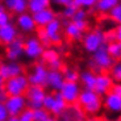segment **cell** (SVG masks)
I'll return each mask as SVG.
<instances>
[{
  "label": "cell",
  "mask_w": 121,
  "mask_h": 121,
  "mask_svg": "<svg viewBox=\"0 0 121 121\" xmlns=\"http://www.w3.org/2000/svg\"><path fill=\"white\" fill-rule=\"evenodd\" d=\"M73 22L80 32H84L86 28H87V21H86V20H83V21H73Z\"/></svg>",
  "instance_id": "cell-41"
},
{
  "label": "cell",
  "mask_w": 121,
  "mask_h": 121,
  "mask_svg": "<svg viewBox=\"0 0 121 121\" xmlns=\"http://www.w3.org/2000/svg\"><path fill=\"white\" fill-rule=\"evenodd\" d=\"M46 92L43 87L39 86H29L25 91V100H26V107L32 111L42 109V100L45 97Z\"/></svg>",
  "instance_id": "cell-2"
},
{
  "label": "cell",
  "mask_w": 121,
  "mask_h": 121,
  "mask_svg": "<svg viewBox=\"0 0 121 121\" xmlns=\"http://www.w3.org/2000/svg\"><path fill=\"white\" fill-rule=\"evenodd\" d=\"M107 52H108L109 57L115 59H120L121 58V42L117 41H113V42H109L107 45Z\"/></svg>",
  "instance_id": "cell-23"
},
{
  "label": "cell",
  "mask_w": 121,
  "mask_h": 121,
  "mask_svg": "<svg viewBox=\"0 0 121 121\" xmlns=\"http://www.w3.org/2000/svg\"><path fill=\"white\" fill-rule=\"evenodd\" d=\"M90 121H99V120H96V118H92V120H90Z\"/></svg>",
  "instance_id": "cell-50"
},
{
  "label": "cell",
  "mask_w": 121,
  "mask_h": 121,
  "mask_svg": "<svg viewBox=\"0 0 121 121\" xmlns=\"http://www.w3.org/2000/svg\"><path fill=\"white\" fill-rule=\"evenodd\" d=\"M7 97H8V95L5 94V91L3 90V88H0V103H3L7 100Z\"/></svg>",
  "instance_id": "cell-43"
},
{
  "label": "cell",
  "mask_w": 121,
  "mask_h": 121,
  "mask_svg": "<svg viewBox=\"0 0 121 121\" xmlns=\"http://www.w3.org/2000/svg\"><path fill=\"white\" fill-rule=\"evenodd\" d=\"M41 57H42V59L49 65L50 62L58 59V58H59V55H58V53L55 52L54 49H46V50H43V53H42V55H41Z\"/></svg>",
  "instance_id": "cell-27"
},
{
  "label": "cell",
  "mask_w": 121,
  "mask_h": 121,
  "mask_svg": "<svg viewBox=\"0 0 121 121\" xmlns=\"http://www.w3.org/2000/svg\"><path fill=\"white\" fill-rule=\"evenodd\" d=\"M55 3H58V4H60V5H69L70 3H73V0H55Z\"/></svg>",
  "instance_id": "cell-44"
},
{
  "label": "cell",
  "mask_w": 121,
  "mask_h": 121,
  "mask_svg": "<svg viewBox=\"0 0 121 121\" xmlns=\"http://www.w3.org/2000/svg\"><path fill=\"white\" fill-rule=\"evenodd\" d=\"M59 92L66 104H73L78 100V96L80 94V86L78 82H65Z\"/></svg>",
  "instance_id": "cell-7"
},
{
  "label": "cell",
  "mask_w": 121,
  "mask_h": 121,
  "mask_svg": "<svg viewBox=\"0 0 121 121\" xmlns=\"http://www.w3.org/2000/svg\"><path fill=\"white\" fill-rule=\"evenodd\" d=\"M49 4H50V0H28V9H30L33 15L45 8H49Z\"/></svg>",
  "instance_id": "cell-22"
},
{
  "label": "cell",
  "mask_w": 121,
  "mask_h": 121,
  "mask_svg": "<svg viewBox=\"0 0 121 121\" xmlns=\"http://www.w3.org/2000/svg\"><path fill=\"white\" fill-rule=\"evenodd\" d=\"M17 38V29L15 28V25H12L11 22L4 26H0V42L4 45H8Z\"/></svg>",
  "instance_id": "cell-16"
},
{
  "label": "cell",
  "mask_w": 121,
  "mask_h": 121,
  "mask_svg": "<svg viewBox=\"0 0 121 121\" xmlns=\"http://www.w3.org/2000/svg\"><path fill=\"white\" fill-rule=\"evenodd\" d=\"M17 25L18 28L24 32H33L36 29V24L33 21V17L29 13H21L17 17Z\"/></svg>",
  "instance_id": "cell-17"
},
{
  "label": "cell",
  "mask_w": 121,
  "mask_h": 121,
  "mask_svg": "<svg viewBox=\"0 0 121 121\" xmlns=\"http://www.w3.org/2000/svg\"><path fill=\"white\" fill-rule=\"evenodd\" d=\"M109 16H111V18L113 21H116V22L121 21V5L120 4H117L115 8H112L109 11Z\"/></svg>",
  "instance_id": "cell-32"
},
{
  "label": "cell",
  "mask_w": 121,
  "mask_h": 121,
  "mask_svg": "<svg viewBox=\"0 0 121 121\" xmlns=\"http://www.w3.org/2000/svg\"><path fill=\"white\" fill-rule=\"evenodd\" d=\"M24 54V41L20 38L13 39L11 43L7 45V58L9 62H16L18 58Z\"/></svg>",
  "instance_id": "cell-11"
},
{
  "label": "cell",
  "mask_w": 121,
  "mask_h": 121,
  "mask_svg": "<svg viewBox=\"0 0 121 121\" xmlns=\"http://www.w3.org/2000/svg\"><path fill=\"white\" fill-rule=\"evenodd\" d=\"M38 41L41 43H42V46H48V45H50V41H49V38L46 37V34H45V32H43V29L42 30H39L38 32Z\"/></svg>",
  "instance_id": "cell-36"
},
{
  "label": "cell",
  "mask_w": 121,
  "mask_h": 121,
  "mask_svg": "<svg viewBox=\"0 0 121 121\" xmlns=\"http://www.w3.org/2000/svg\"><path fill=\"white\" fill-rule=\"evenodd\" d=\"M65 82H78L79 80V74L74 70H66L63 74Z\"/></svg>",
  "instance_id": "cell-31"
},
{
  "label": "cell",
  "mask_w": 121,
  "mask_h": 121,
  "mask_svg": "<svg viewBox=\"0 0 121 121\" xmlns=\"http://www.w3.org/2000/svg\"><path fill=\"white\" fill-rule=\"evenodd\" d=\"M118 4V0H97L96 1V8L100 12H109L112 8H115Z\"/></svg>",
  "instance_id": "cell-24"
},
{
  "label": "cell",
  "mask_w": 121,
  "mask_h": 121,
  "mask_svg": "<svg viewBox=\"0 0 121 121\" xmlns=\"http://www.w3.org/2000/svg\"><path fill=\"white\" fill-rule=\"evenodd\" d=\"M95 4H96L95 0H83L82 7H84V8H90V7H94Z\"/></svg>",
  "instance_id": "cell-42"
},
{
  "label": "cell",
  "mask_w": 121,
  "mask_h": 121,
  "mask_svg": "<svg viewBox=\"0 0 121 121\" xmlns=\"http://www.w3.org/2000/svg\"><path fill=\"white\" fill-rule=\"evenodd\" d=\"M17 117H18V121H33V111L29 108L28 109L25 108Z\"/></svg>",
  "instance_id": "cell-33"
},
{
  "label": "cell",
  "mask_w": 121,
  "mask_h": 121,
  "mask_svg": "<svg viewBox=\"0 0 121 121\" xmlns=\"http://www.w3.org/2000/svg\"><path fill=\"white\" fill-rule=\"evenodd\" d=\"M43 46L36 37H30L24 42V54L30 59H37L42 55L43 53Z\"/></svg>",
  "instance_id": "cell-8"
},
{
  "label": "cell",
  "mask_w": 121,
  "mask_h": 121,
  "mask_svg": "<svg viewBox=\"0 0 121 121\" xmlns=\"http://www.w3.org/2000/svg\"><path fill=\"white\" fill-rule=\"evenodd\" d=\"M86 16H87V13H86L84 9L78 8L71 18H73V21H83V20H86Z\"/></svg>",
  "instance_id": "cell-34"
},
{
  "label": "cell",
  "mask_w": 121,
  "mask_h": 121,
  "mask_svg": "<svg viewBox=\"0 0 121 121\" xmlns=\"http://www.w3.org/2000/svg\"><path fill=\"white\" fill-rule=\"evenodd\" d=\"M49 66H50V70H59L60 67H62V62H60V59L58 58V59L50 62V63H49Z\"/></svg>",
  "instance_id": "cell-40"
},
{
  "label": "cell",
  "mask_w": 121,
  "mask_h": 121,
  "mask_svg": "<svg viewBox=\"0 0 121 121\" xmlns=\"http://www.w3.org/2000/svg\"><path fill=\"white\" fill-rule=\"evenodd\" d=\"M5 7L11 11L21 15L28 9V0H5Z\"/></svg>",
  "instance_id": "cell-21"
},
{
  "label": "cell",
  "mask_w": 121,
  "mask_h": 121,
  "mask_svg": "<svg viewBox=\"0 0 121 121\" xmlns=\"http://www.w3.org/2000/svg\"><path fill=\"white\" fill-rule=\"evenodd\" d=\"M97 99H100V96L95 92V91H88V90H83L80 91V94H79L78 96V100L76 101H79V104L84 108V107L90 105L91 103H94V101H96Z\"/></svg>",
  "instance_id": "cell-19"
},
{
  "label": "cell",
  "mask_w": 121,
  "mask_h": 121,
  "mask_svg": "<svg viewBox=\"0 0 121 121\" xmlns=\"http://www.w3.org/2000/svg\"><path fill=\"white\" fill-rule=\"evenodd\" d=\"M9 15L5 12V11H1L0 12V26H4V25L9 24Z\"/></svg>",
  "instance_id": "cell-37"
},
{
  "label": "cell",
  "mask_w": 121,
  "mask_h": 121,
  "mask_svg": "<svg viewBox=\"0 0 121 121\" xmlns=\"http://www.w3.org/2000/svg\"><path fill=\"white\" fill-rule=\"evenodd\" d=\"M3 86H4V80L1 79V76H0V88H3Z\"/></svg>",
  "instance_id": "cell-48"
},
{
  "label": "cell",
  "mask_w": 121,
  "mask_h": 121,
  "mask_svg": "<svg viewBox=\"0 0 121 121\" xmlns=\"http://www.w3.org/2000/svg\"><path fill=\"white\" fill-rule=\"evenodd\" d=\"M5 121H18V117H16V116H8V118Z\"/></svg>",
  "instance_id": "cell-46"
},
{
  "label": "cell",
  "mask_w": 121,
  "mask_h": 121,
  "mask_svg": "<svg viewBox=\"0 0 121 121\" xmlns=\"http://www.w3.org/2000/svg\"><path fill=\"white\" fill-rule=\"evenodd\" d=\"M28 87H29V83H28L26 76L21 74V75L5 80L3 86V90L5 91V94L8 96H20V95L25 94Z\"/></svg>",
  "instance_id": "cell-1"
},
{
  "label": "cell",
  "mask_w": 121,
  "mask_h": 121,
  "mask_svg": "<svg viewBox=\"0 0 121 121\" xmlns=\"http://www.w3.org/2000/svg\"><path fill=\"white\" fill-rule=\"evenodd\" d=\"M50 116V113L45 109H37L33 111V121H43Z\"/></svg>",
  "instance_id": "cell-30"
},
{
  "label": "cell",
  "mask_w": 121,
  "mask_h": 121,
  "mask_svg": "<svg viewBox=\"0 0 121 121\" xmlns=\"http://www.w3.org/2000/svg\"><path fill=\"white\" fill-rule=\"evenodd\" d=\"M22 74V67L16 62H8V63H0V76L4 82L11 78H15Z\"/></svg>",
  "instance_id": "cell-10"
},
{
  "label": "cell",
  "mask_w": 121,
  "mask_h": 121,
  "mask_svg": "<svg viewBox=\"0 0 121 121\" xmlns=\"http://www.w3.org/2000/svg\"><path fill=\"white\" fill-rule=\"evenodd\" d=\"M109 92H112V94H115V95H120L121 96V86H120V83H113L112 87H111V90H109Z\"/></svg>",
  "instance_id": "cell-39"
},
{
  "label": "cell",
  "mask_w": 121,
  "mask_h": 121,
  "mask_svg": "<svg viewBox=\"0 0 121 121\" xmlns=\"http://www.w3.org/2000/svg\"><path fill=\"white\" fill-rule=\"evenodd\" d=\"M104 105L112 113H120L121 111V96L120 95H115L112 92H108L104 95Z\"/></svg>",
  "instance_id": "cell-15"
},
{
  "label": "cell",
  "mask_w": 121,
  "mask_h": 121,
  "mask_svg": "<svg viewBox=\"0 0 121 121\" xmlns=\"http://www.w3.org/2000/svg\"><path fill=\"white\" fill-rule=\"evenodd\" d=\"M82 3H83V0H73V4L76 8H80V7H82Z\"/></svg>",
  "instance_id": "cell-45"
},
{
  "label": "cell",
  "mask_w": 121,
  "mask_h": 121,
  "mask_svg": "<svg viewBox=\"0 0 121 121\" xmlns=\"http://www.w3.org/2000/svg\"><path fill=\"white\" fill-rule=\"evenodd\" d=\"M1 11H5V8H4L3 5H0V12H1Z\"/></svg>",
  "instance_id": "cell-49"
},
{
  "label": "cell",
  "mask_w": 121,
  "mask_h": 121,
  "mask_svg": "<svg viewBox=\"0 0 121 121\" xmlns=\"http://www.w3.org/2000/svg\"><path fill=\"white\" fill-rule=\"evenodd\" d=\"M8 118V112L3 103H0V121H5Z\"/></svg>",
  "instance_id": "cell-38"
},
{
  "label": "cell",
  "mask_w": 121,
  "mask_h": 121,
  "mask_svg": "<svg viewBox=\"0 0 121 121\" xmlns=\"http://www.w3.org/2000/svg\"><path fill=\"white\" fill-rule=\"evenodd\" d=\"M32 17H33V21H34V24H36V26H42L43 28L50 21H53L55 18V16H54V12H53L50 8H45V9H42V11L37 12V13H33Z\"/></svg>",
  "instance_id": "cell-14"
},
{
  "label": "cell",
  "mask_w": 121,
  "mask_h": 121,
  "mask_svg": "<svg viewBox=\"0 0 121 121\" xmlns=\"http://www.w3.org/2000/svg\"><path fill=\"white\" fill-rule=\"evenodd\" d=\"M105 42H107L105 34H104L100 29L90 32V33L86 34L84 38H83V45H84V49L88 53H95L100 46L104 45Z\"/></svg>",
  "instance_id": "cell-4"
},
{
  "label": "cell",
  "mask_w": 121,
  "mask_h": 121,
  "mask_svg": "<svg viewBox=\"0 0 121 121\" xmlns=\"http://www.w3.org/2000/svg\"><path fill=\"white\" fill-rule=\"evenodd\" d=\"M65 83L63 74L60 73L59 70H49L48 71V79H46V86L52 88L54 92L60 91L62 86Z\"/></svg>",
  "instance_id": "cell-13"
},
{
  "label": "cell",
  "mask_w": 121,
  "mask_h": 121,
  "mask_svg": "<svg viewBox=\"0 0 121 121\" xmlns=\"http://www.w3.org/2000/svg\"><path fill=\"white\" fill-rule=\"evenodd\" d=\"M95 79H96V75L92 71H83L82 74H79V80H80V83H82L84 90L94 91Z\"/></svg>",
  "instance_id": "cell-20"
},
{
  "label": "cell",
  "mask_w": 121,
  "mask_h": 121,
  "mask_svg": "<svg viewBox=\"0 0 121 121\" xmlns=\"http://www.w3.org/2000/svg\"><path fill=\"white\" fill-rule=\"evenodd\" d=\"M43 121H55V118H54V117H53V116H52V115H50V116H49V117H48V118H46V120H43Z\"/></svg>",
  "instance_id": "cell-47"
},
{
  "label": "cell",
  "mask_w": 121,
  "mask_h": 121,
  "mask_svg": "<svg viewBox=\"0 0 121 121\" xmlns=\"http://www.w3.org/2000/svg\"><path fill=\"white\" fill-rule=\"evenodd\" d=\"M101 105H103V101H101V99H97L96 101H94V103H91L90 105H87V107H84V111L87 113H96V112H99L100 109H101Z\"/></svg>",
  "instance_id": "cell-28"
},
{
  "label": "cell",
  "mask_w": 121,
  "mask_h": 121,
  "mask_svg": "<svg viewBox=\"0 0 121 121\" xmlns=\"http://www.w3.org/2000/svg\"><path fill=\"white\" fill-rule=\"evenodd\" d=\"M48 71L49 70L43 66L42 63H37L33 67V71L26 76L29 86H39L45 87L46 86V79H48Z\"/></svg>",
  "instance_id": "cell-6"
},
{
  "label": "cell",
  "mask_w": 121,
  "mask_h": 121,
  "mask_svg": "<svg viewBox=\"0 0 121 121\" xmlns=\"http://www.w3.org/2000/svg\"><path fill=\"white\" fill-rule=\"evenodd\" d=\"M59 30H60V21L57 20V18H54L46 26H43V32H45L46 37L49 38L50 43H59L60 42Z\"/></svg>",
  "instance_id": "cell-12"
},
{
  "label": "cell",
  "mask_w": 121,
  "mask_h": 121,
  "mask_svg": "<svg viewBox=\"0 0 121 121\" xmlns=\"http://www.w3.org/2000/svg\"><path fill=\"white\" fill-rule=\"evenodd\" d=\"M111 78L115 83H120L121 80V63L117 62V63H113V66L111 67Z\"/></svg>",
  "instance_id": "cell-26"
},
{
  "label": "cell",
  "mask_w": 121,
  "mask_h": 121,
  "mask_svg": "<svg viewBox=\"0 0 121 121\" xmlns=\"http://www.w3.org/2000/svg\"><path fill=\"white\" fill-rule=\"evenodd\" d=\"M53 96H54V103H53V108H52V111H50V115L59 116V115H62V113L65 112V109L67 108V104L63 100V97H62V95H60L59 91L54 92Z\"/></svg>",
  "instance_id": "cell-18"
},
{
  "label": "cell",
  "mask_w": 121,
  "mask_h": 121,
  "mask_svg": "<svg viewBox=\"0 0 121 121\" xmlns=\"http://www.w3.org/2000/svg\"><path fill=\"white\" fill-rule=\"evenodd\" d=\"M94 54V58L91 60V67H94V69H97L100 71H105V70H109L111 67L113 66L115 63V60L112 58L109 57L108 52H107V45H101L99 49H97Z\"/></svg>",
  "instance_id": "cell-3"
},
{
  "label": "cell",
  "mask_w": 121,
  "mask_h": 121,
  "mask_svg": "<svg viewBox=\"0 0 121 121\" xmlns=\"http://www.w3.org/2000/svg\"><path fill=\"white\" fill-rule=\"evenodd\" d=\"M76 7L74 5L73 3H70L69 5H66V8H65V11H63V15L66 16V17H69V18H71L74 16V13H75V11H76Z\"/></svg>",
  "instance_id": "cell-35"
},
{
  "label": "cell",
  "mask_w": 121,
  "mask_h": 121,
  "mask_svg": "<svg viewBox=\"0 0 121 121\" xmlns=\"http://www.w3.org/2000/svg\"><path fill=\"white\" fill-rule=\"evenodd\" d=\"M112 78L105 73H100L99 75H96V79H95V88L94 91L96 92L99 96H103V95H107L111 90L113 84Z\"/></svg>",
  "instance_id": "cell-9"
},
{
  "label": "cell",
  "mask_w": 121,
  "mask_h": 121,
  "mask_svg": "<svg viewBox=\"0 0 121 121\" xmlns=\"http://www.w3.org/2000/svg\"><path fill=\"white\" fill-rule=\"evenodd\" d=\"M65 32H66V36L69 37V38H71V39H80L82 38V34H83V32H80V30L74 25V22L66 24Z\"/></svg>",
  "instance_id": "cell-25"
},
{
  "label": "cell",
  "mask_w": 121,
  "mask_h": 121,
  "mask_svg": "<svg viewBox=\"0 0 121 121\" xmlns=\"http://www.w3.org/2000/svg\"><path fill=\"white\" fill-rule=\"evenodd\" d=\"M53 103H54V96H53V94H46L43 100H42V109H45V111H48L50 113V111L53 108Z\"/></svg>",
  "instance_id": "cell-29"
},
{
  "label": "cell",
  "mask_w": 121,
  "mask_h": 121,
  "mask_svg": "<svg viewBox=\"0 0 121 121\" xmlns=\"http://www.w3.org/2000/svg\"><path fill=\"white\" fill-rule=\"evenodd\" d=\"M95 1H97V0H95Z\"/></svg>",
  "instance_id": "cell-51"
},
{
  "label": "cell",
  "mask_w": 121,
  "mask_h": 121,
  "mask_svg": "<svg viewBox=\"0 0 121 121\" xmlns=\"http://www.w3.org/2000/svg\"><path fill=\"white\" fill-rule=\"evenodd\" d=\"M4 107H5L7 112H8V116H16L17 117L26 108L25 96L24 95H20V96H8L7 100L4 101Z\"/></svg>",
  "instance_id": "cell-5"
}]
</instances>
